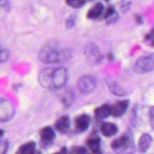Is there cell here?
Returning <instances> with one entry per match:
<instances>
[{
    "label": "cell",
    "mask_w": 154,
    "mask_h": 154,
    "mask_svg": "<svg viewBox=\"0 0 154 154\" xmlns=\"http://www.w3.org/2000/svg\"><path fill=\"white\" fill-rule=\"evenodd\" d=\"M96 78L90 75H84L78 80V88L81 93L89 94L96 89Z\"/></svg>",
    "instance_id": "6"
},
{
    "label": "cell",
    "mask_w": 154,
    "mask_h": 154,
    "mask_svg": "<svg viewBox=\"0 0 154 154\" xmlns=\"http://www.w3.org/2000/svg\"><path fill=\"white\" fill-rule=\"evenodd\" d=\"M70 126V119L68 116H62L57 120L55 128L60 132H66L69 130Z\"/></svg>",
    "instance_id": "13"
},
{
    "label": "cell",
    "mask_w": 154,
    "mask_h": 154,
    "mask_svg": "<svg viewBox=\"0 0 154 154\" xmlns=\"http://www.w3.org/2000/svg\"><path fill=\"white\" fill-rule=\"evenodd\" d=\"M86 56L87 60L90 61H93V63H97L102 60V57L99 52L98 48H96L94 45H88L87 48H86Z\"/></svg>",
    "instance_id": "9"
},
{
    "label": "cell",
    "mask_w": 154,
    "mask_h": 154,
    "mask_svg": "<svg viewBox=\"0 0 154 154\" xmlns=\"http://www.w3.org/2000/svg\"><path fill=\"white\" fill-rule=\"evenodd\" d=\"M153 36H154L153 30L152 29V31L150 32V33L147 34L145 37L146 41H147V42H148L149 43L151 44L152 46H153Z\"/></svg>",
    "instance_id": "26"
},
{
    "label": "cell",
    "mask_w": 154,
    "mask_h": 154,
    "mask_svg": "<svg viewBox=\"0 0 154 154\" xmlns=\"http://www.w3.org/2000/svg\"><path fill=\"white\" fill-rule=\"evenodd\" d=\"M75 127L80 132H84L89 128L90 123V117L87 114H81L75 119Z\"/></svg>",
    "instance_id": "10"
},
{
    "label": "cell",
    "mask_w": 154,
    "mask_h": 154,
    "mask_svg": "<svg viewBox=\"0 0 154 154\" xmlns=\"http://www.w3.org/2000/svg\"><path fill=\"white\" fill-rule=\"evenodd\" d=\"M95 114L98 119H105L111 115V105L108 104L101 105L95 110Z\"/></svg>",
    "instance_id": "16"
},
{
    "label": "cell",
    "mask_w": 154,
    "mask_h": 154,
    "mask_svg": "<svg viewBox=\"0 0 154 154\" xmlns=\"http://www.w3.org/2000/svg\"><path fill=\"white\" fill-rule=\"evenodd\" d=\"M39 135L41 138V143L44 147H48L53 143L54 140L55 139V132L54 129L50 126H46L39 131Z\"/></svg>",
    "instance_id": "7"
},
{
    "label": "cell",
    "mask_w": 154,
    "mask_h": 154,
    "mask_svg": "<svg viewBox=\"0 0 154 154\" xmlns=\"http://www.w3.org/2000/svg\"><path fill=\"white\" fill-rule=\"evenodd\" d=\"M100 143L101 140L99 137L98 135H94V134L92 136H90L87 141V146L93 153H96V152L100 150Z\"/></svg>",
    "instance_id": "15"
},
{
    "label": "cell",
    "mask_w": 154,
    "mask_h": 154,
    "mask_svg": "<svg viewBox=\"0 0 154 154\" xmlns=\"http://www.w3.org/2000/svg\"><path fill=\"white\" fill-rule=\"evenodd\" d=\"M152 137L150 134L144 133L140 137L139 141H138V151L140 153H145L149 148H150V145L152 144Z\"/></svg>",
    "instance_id": "11"
},
{
    "label": "cell",
    "mask_w": 154,
    "mask_h": 154,
    "mask_svg": "<svg viewBox=\"0 0 154 154\" xmlns=\"http://www.w3.org/2000/svg\"><path fill=\"white\" fill-rule=\"evenodd\" d=\"M117 17H118V15L116 12L115 8L112 5H110L107 8L106 12L104 14V18L108 20V23H113L117 19Z\"/></svg>",
    "instance_id": "19"
},
{
    "label": "cell",
    "mask_w": 154,
    "mask_h": 154,
    "mask_svg": "<svg viewBox=\"0 0 154 154\" xmlns=\"http://www.w3.org/2000/svg\"><path fill=\"white\" fill-rule=\"evenodd\" d=\"M104 11V5L101 2H97L88 11L87 18L89 19H96L99 17Z\"/></svg>",
    "instance_id": "14"
},
{
    "label": "cell",
    "mask_w": 154,
    "mask_h": 154,
    "mask_svg": "<svg viewBox=\"0 0 154 154\" xmlns=\"http://www.w3.org/2000/svg\"><path fill=\"white\" fill-rule=\"evenodd\" d=\"M75 22H76V17L70 16L66 21V26L68 28H72L75 26Z\"/></svg>",
    "instance_id": "25"
},
{
    "label": "cell",
    "mask_w": 154,
    "mask_h": 154,
    "mask_svg": "<svg viewBox=\"0 0 154 154\" xmlns=\"http://www.w3.org/2000/svg\"><path fill=\"white\" fill-rule=\"evenodd\" d=\"M66 2L69 6H71L72 8H78L83 7L86 4V2L83 1V0H68Z\"/></svg>",
    "instance_id": "21"
},
{
    "label": "cell",
    "mask_w": 154,
    "mask_h": 154,
    "mask_svg": "<svg viewBox=\"0 0 154 154\" xmlns=\"http://www.w3.org/2000/svg\"><path fill=\"white\" fill-rule=\"evenodd\" d=\"M9 53L6 49L0 47V63H4L8 59Z\"/></svg>",
    "instance_id": "23"
},
{
    "label": "cell",
    "mask_w": 154,
    "mask_h": 154,
    "mask_svg": "<svg viewBox=\"0 0 154 154\" xmlns=\"http://www.w3.org/2000/svg\"><path fill=\"white\" fill-rule=\"evenodd\" d=\"M118 128L114 123H104L101 126V132L105 137H111L116 135Z\"/></svg>",
    "instance_id": "12"
},
{
    "label": "cell",
    "mask_w": 154,
    "mask_h": 154,
    "mask_svg": "<svg viewBox=\"0 0 154 154\" xmlns=\"http://www.w3.org/2000/svg\"><path fill=\"white\" fill-rule=\"evenodd\" d=\"M36 144L33 141H29L26 144H23L19 149L16 154H34L35 153Z\"/></svg>",
    "instance_id": "17"
},
{
    "label": "cell",
    "mask_w": 154,
    "mask_h": 154,
    "mask_svg": "<svg viewBox=\"0 0 154 154\" xmlns=\"http://www.w3.org/2000/svg\"><path fill=\"white\" fill-rule=\"evenodd\" d=\"M111 147L117 154H133L135 147L131 133H126L116 138L111 143Z\"/></svg>",
    "instance_id": "3"
},
{
    "label": "cell",
    "mask_w": 154,
    "mask_h": 154,
    "mask_svg": "<svg viewBox=\"0 0 154 154\" xmlns=\"http://www.w3.org/2000/svg\"><path fill=\"white\" fill-rule=\"evenodd\" d=\"M129 102L128 100L120 101L111 105V115L114 117H120L129 108Z\"/></svg>",
    "instance_id": "8"
},
{
    "label": "cell",
    "mask_w": 154,
    "mask_h": 154,
    "mask_svg": "<svg viewBox=\"0 0 154 154\" xmlns=\"http://www.w3.org/2000/svg\"><path fill=\"white\" fill-rule=\"evenodd\" d=\"M69 79V72L66 68H45L38 75V82L48 90H58L64 87Z\"/></svg>",
    "instance_id": "1"
},
{
    "label": "cell",
    "mask_w": 154,
    "mask_h": 154,
    "mask_svg": "<svg viewBox=\"0 0 154 154\" xmlns=\"http://www.w3.org/2000/svg\"><path fill=\"white\" fill-rule=\"evenodd\" d=\"M130 5H131L130 2H126V1L123 2L121 5L122 11H128L129 9V8H130Z\"/></svg>",
    "instance_id": "27"
},
{
    "label": "cell",
    "mask_w": 154,
    "mask_h": 154,
    "mask_svg": "<svg viewBox=\"0 0 154 154\" xmlns=\"http://www.w3.org/2000/svg\"><path fill=\"white\" fill-rule=\"evenodd\" d=\"M153 55L150 54L138 59L135 63L133 69L136 73L143 74L153 71Z\"/></svg>",
    "instance_id": "5"
},
{
    "label": "cell",
    "mask_w": 154,
    "mask_h": 154,
    "mask_svg": "<svg viewBox=\"0 0 154 154\" xmlns=\"http://www.w3.org/2000/svg\"><path fill=\"white\" fill-rule=\"evenodd\" d=\"M135 20H136L137 23H143L142 17H141V15L136 14L135 15Z\"/></svg>",
    "instance_id": "30"
},
{
    "label": "cell",
    "mask_w": 154,
    "mask_h": 154,
    "mask_svg": "<svg viewBox=\"0 0 154 154\" xmlns=\"http://www.w3.org/2000/svg\"><path fill=\"white\" fill-rule=\"evenodd\" d=\"M153 115H154L153 108V107H151L150 110V124H151L152 127H153Z\"/></svg>",
    "instance_id": "28"
},
{
    "label": "cell",
    "mask_w": 154,
    "mask_h": 154,
    "mask_svg": "<svg viewBox=\"0 0 154 154\" xmlns=\"http://www.w3.org/2000/svg\"><path fill=\"white\" fill-rule=\"evenodd\" d=\"M14 114L15 109L12 102L0 96V122L9 121Z\"/></svg>",
    "instance_id": "4"
},
{
    "label": "cell",
    "mask_w": 154,
    "mask_h": 154,
    "mask_svg": "<svg viewBox=\"0 0 154 154\" xmlns=\"http://www.w3.org/2000/svg\"><path fill=\"white\" fill-rule=\"evenodd\" d=\"M93 154H102V152H101V150H99V151L96 152V153H93Z\"/></svg>",
    "instance_id": "32"
},
{
    "label": "cell",
    "mask_w": 154,
    "mask_h": 154,
    "mask_svg": "<svg viewBox=\"0 0 154 154\" xmlns=\"http://www.w3.org/2000/svg\"><path fill=\"white\" fill-rule=\"evenodd\" d=\"M53 154H68V150H67V148H66V147H62L60 152H57V153H54Z\"/></svg>",
    "instance_id": "29"
},
{
    "label": "cell",
    "mask_w": 154,
    "mask_h": 154,
    "mask_svg": "<svg viewBox=\"0 0 154 154\" xmlns=\"http://www.w3.org/2000/svg\"><path fill=\"white\" fill-rule=\"evenodd\" d=\"M69 154H87V150L84 147L74 146L71 148Z\"/></svg>",
    "instance_id": "22"
},
{
    "label": "cell",
    "mask_w": 154,
    "mask_h": 154,
    "mask_svg": "<svg viewBox=\"0 0 154 154\" xmlns=\"http://www.w3.org/2000/svg\"><path fill=\"white\" fill-rule=\"evenodd\" d=\"M8 149V142L7 141H0V154H6Z\"/></svg>",
    "instance_id": "24"
},
{
    "label": "cell",
    "mask_w": 154,
    "mask_h": 154,
    "mask_svg": "<svg viewBox=\"0 0 154 154\" xmlns=\"http://www.w3.org/2000/svg\"><path fill=\"white\" fill-rule=\"evenodd\" d=\"M107 84H108L110 90L114 94L117 95V96H124L126 94L125 90L117 83L114 82L113 81H107Z\"/></svg>",
    "instance_id": "18"
},
{
    "label": "cell",
    "mask_w": 154,
    "mask_h": 154,
    "mask_svg": "<svg viewBox=\"0 0 154 154\" xmlns=\"http://www.w3.org/2000/svg\"><path fill=\"white\" fill-rule=\"evenodd\" d=\"M74 99V94L73 92L71 90H67L63 94V97H62V102L66 106H69L71 105Z\"/></svg>",
    "instance_id": "20"
},
{
    "label": "cell",
    "mask_w": 154,
    "mask_h": 154,
    "mask_svg": "<svg viewBox=\"0 0 154 154\" xmlns=\"http://www.w3.org/2000/svg\"><path fill=\"white\" fill-rule=\"evenodd\" d=\"M72 52L69 48H61L57 45L50 43L45 45L38 54L40 61L44 63H56L66 61L72 57Z\"/></svg>",
    "instance_id": "2"
},
{
    "label": "cell",
    "mask_w": 154,
    "mask_h": 154,
    "mask_svg": "<svg viewBox=\"0 0 154 154\" xmlns=\"http://www.w3.org/2000/svg\"><path fill=\"white\" fill-rule=\"evenodd\" d=\"M4 131L2 130V129H0V138H2V137L3 136V135H4Z\"/></svg>",
    "instance_id": "31"
}]
</instances>
